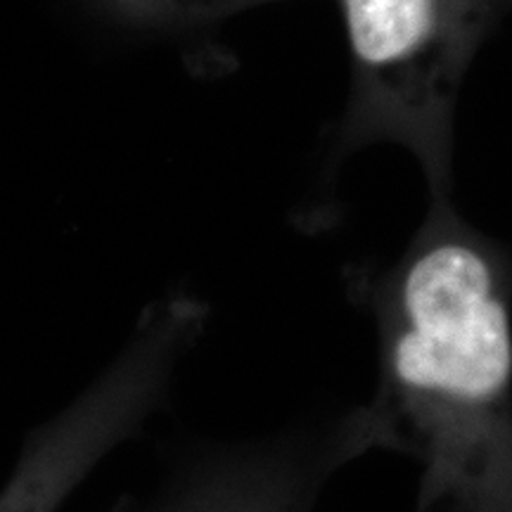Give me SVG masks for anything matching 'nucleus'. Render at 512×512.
Listing matches in <instances>:
<instances>
[{"instance_id":"obj_2","label":"nucleus","mask_w":512,"mask_h":512,"mask_svg":"<svg viewBox=\"0 0 512 512\" xmlns=\"http://www.w3.org/2000/svg\"><path fill=\"white\" fill-rule=\"evenodd\" d=\"M337 3L351 53L342 147L399 143L418 157L432 197H448L460 86L510 0Z\"/></svg>"},{"instance_id":"obj_4","label":"nucleus","mask_w":512,"mask_h":512,"mask_svg":"<svg viewBox=\"0 0 512 512\" xmlns=\"http://www.w3.org/2000/svg\"><path fill=\"white\" fill-rule=\"evenodd\" d=\"M366 403L273 437L211 448L188 460L159 494L124 512H316L342 467L384 451Z\"/></svg>"},{"instance_id":"obj_5","label":"nucleus","mask_w":512,"mask_h":512,"mask_svg":"<svg viewBox=\"0 0 512 512\" xmlns=\"http://www.w3.org/2000/svg\"><path fill=\"white\" fill-rule=\"evenodd\" d=\"M105 3L124 17H131L133 22L183 27V24L214 22L271 0H105Z\"/></svg>"},{"instance_id":"obj_1","label":"nucleus","mask_w":512,"mask_h":512,"mask_svg":"<svg viewBox=\"0 0 512 512\" xmlns=\"http://www.w3.org/2000/svg\"><path fill=\"white\" fill-rule=\"evenodd\" d=\"M384 451L420 465L415 512H512V259L432 197L394 266L363 280Z\"/></svg>"},{"instance_id":"obj_3","label":"nucleus","mask_w":512,"mask_h":512,"mask_svg":"<svg viewBox=\"0 0 512 512\" xmlns=\"http://www.w3.org/2000/svg\"><path fill=\"white\" fill-rule=\"evenodd\" d=\"M204 318V306L192 299L152 306L105 373L29 434L0 491V512L60 510L95 465L159 411Z\"/></svg>"}]
</instances>
